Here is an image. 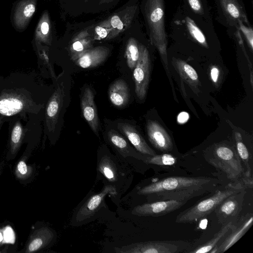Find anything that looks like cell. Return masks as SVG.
I'll list each match as a JSON object with an SVG mask.
<instances>
[{"label": "cell", "mask_w": 253, "mask_h": 253, "mask_svg": "<svg viewBox=\"0 0 253 253\" xmlns=\"http://www.w3.org/2000/svg\"><path fill=\"white\" fill-rule=\"evenodd\" d=\"M144 162L148 164L168 168L174 166L177 163V160L172 155L164 153L160 155L146 156Z\"/></svg>", "instance_id": "cell-26"}, {"label": "cell", "mask_w": 253, "mask_h": 253, "mask_svg": "<svg viewBox=\"0 0 253 253\" xmlns=\"http://www.w3.org/2000/svg\"><path fill=\"white\" fill-rule=\"evenodd\" d=\"M3 118L4 117L0 116V130L3 123Z\"/></svg>", "instance_id": "cell-40"}, {"label": "cell", "mask_w": 253, "mask_h": 253, "mask_svg": "<svg viewBox=\"0 0 253 253\" xmlns=\"http://www.w3.org/2000/svg\"><path fill=\"white\" fill-rule=\"evenodd\" d=\"M221 181L209 177L169 176L140 188L137 194L149 202L173 200L187 202L216 189Z\"/></svg>", "instance_id": "cell-1"}, {"label": "cell", "mask_w": 253, "mask_h": 253, "mask_svg": "<svg viewBox=\"0 0 253 253\" xmlns=\"http://www.w3.org/2000/svg\"><path fill=\"white\" fill-rule=\"evenodd\" d=\"M92 39L87 31H82L75 36L69 46L71 58L75 61L92 47Z\"/></svg>", "instance_id": "cell-19"}, {"label": "cell", "mask_w": 253, "mask_h": 253, "mask_svg": "<svg viewBox=\"0 0 253 253\" xmlns=\"http://www.w3.org/2000/svg\"><path fill=\"white\" fill-rule=\"evenodd\" d=\"M253 222V215L247 214L239 223L235 224L234 227L224 237L225 239L212 249L210 253H223L229 249L245 234L252 226Z\"/></svg>", "instance_id": "cell-11"}, {"label": "cell", "mask_w": 253, "mask_h": 253, "mask_svg": "<svg viewBox=\"0 0 253 253\" xmlns=\"http://www.w3.org/2000/svg\"><path fill=\"white\" fill-rule=\"evenodd\" d=\"M54 237L53 231L47 227L36 230L28 241L25 252L34 253L42 249L51 242Z\"/></svg>", "instance_id": "cell-17"}, {"label": "cell", "mask_w": 253, "mask_h": 253, "mask_svg": "<svg viewBox=\"0 0 253 253\" xmlns=\"http://www.w3.org/2000/svg\"><path fill=\"white\" fill-rule=\"evenodd\" d=\"M115 0H100V2L101 4H103V3H109V2H110L111 1H113Z\"/></svg>", "instance_id": "cell-39"}, {"label": "cell", "mask_w": 253, "mask_h": 253, "mask_svg": "<svg viewBox=\"0 0 253 253\" xmlns=\"http://www.w3.org/2000/svg\"><path fill=\"white\" fill-rule=\"evenodd\" d=\"M108 96L112 104L118 107H122L129 100V88L123 80H118L110 85Z\"/></svg>", "instance_id": "cell-18"}, {"label": "cell", "mask_w": 253, "mask_h": 253, "mask_svg": "<svg viewBox=\"0 0 253 253\" xmlns=\"http://www.w3.org/2000/svg\"><path fill=\"white\" fill-rule=\"evenodd\" d=\"M235 225V221H229L223 224L220 230L212 238L196 249L189 251L191 253H206L210 252L219 242L229 233Z\"/></svg>", "instance_id": "cell-23"}, {"label": "cell", "mask_w": 253, "mask_h": 253, "mask_svg": "<svg viewBox=\"0 0 253 253\" xmlns=\"http://www.w3.org/2000/svg\"><path fill=\"white\" fill-rule=\"evenodd\" d=\"M188 1L191 7L195 11H199L201 9V6L199 0H188Z\"/></svg>", "instance_id": "cell-37"}, {"label": "cell", "mask_w": 253, "mask_h": 253, "mask_svg": "<svg viewBox=\"0 0 253 253\" xmlns=\"http://www.w3.org/2000/svg\"><path fill=\"white\" fill-rule=\"evenodd\" d=\"M26 131L20 120L18 119L13 124L10 135L8 159H13L17 155L25 136Z\"/></svg>", "instance_id": "cell-20"}, {"label": "cell", "mask_w": 253, "mask_h": 253, "mask_svg": "<svg viewBox=\"0 0 253 253\" xmlns=\"http://www.w3.org/2000/svg\"><path fill=\"white\" fill-rule=\"evenodd\" d=\"M117 189L112 184L106 185L101 191L91 195L75 211L73 221L75 223H81L87 221L101 209L105 197L109 195L117 194Z\"/></svg>", "instance_id": "cell-6"}, {"label": "cell", "mask_w": 253, "mask_h": 253, "mask_svg": "<svg viewBox=\"0 0 253 253\" xmlns=\"http://www.w3.org/2000/svg\"><path fill=\"white\" fill-rule=\"evenodd\" d=\"M188 244L179 241H146L116 248L119 253H176L182 252Z\"/></svg>", "instance_id": "cell-5"}, {"label": "cell", "mask_w": 253, "mask_h": 253, "mask_svg": "<svg viewBox=\"0 0 253 253\" xmlns=\"http://www.w3.org/2000/svg\"><path fill=\"white\" fill-rule=\"evenodd\" d=\"M226 9L229 14L235 18H237L240 16V11L234 3L230 2L226 6Z\"/></svg>", "instance_id": "cell-34"}, {"label": "cell", "mask_w": 253, "mask_h": 253, "mask_svg": "<svg viewBox=\"0 0 253 253\" xmlns=\"http://www.w3.org/2000/svg\"><path fill=\"white\" fill-rule=\"evenodd\" d=\"M139 54V44L135 39L130 38L126 44L125 56L127 66L130 69H134L138 60Z\"/></svg>", "instance_id": "cell-27"}, {"label": "cell", "mask_w": 253, "mask_h": 253, "mask_svg": "<svg viewBox=\"0 0 253 253\" xmlns=\"http://www.w3.org/2000/svg\"><path fill=\"white\" fill-rule=\"evenodd\" d=\"M136 8L135 6H128L107 20L113 30L112 39L128 27L132 20Z\"/></svg>", "instance_id": "cell-16"}, {"label": "cell", "mask_w": 253, "mask_h": 253, "mask_svg": "<svg viewBox=\"0 0 253 253\" xmlns=\"http://www.w3.org/2000/svg\"><path fill=\"white\" fill-rule=\"evenodd\" d=\"M139 57L133 69V78L135 93L139 99L142 100L147 94L149 86L151 61L147 48L139 44Z\"/></svg>", "instance_id": "cell-7"}, {"label": "cell", "mask_w": 253, "mask_h": 253, "mask_svg": "<svg viewBox=\"0 0 253 253\" xmlns=\"http://www.w3.org/2000/svg\"><path fill=\"white\" fill-rule=\"evenodd\" d=\"M26 158L23 157L18 162L15 169V175L17 178L24 180L32 176L33 172L32 166L28 165L26 162Z\"/></svg>", "instance_id": "cell-29"}, {"label": "cell", "mask_w": 253, "mask_h": 253, "mask_svg": "<svg viewBox=\"0 0 253 253\" xmlns=\"http://www.w3.org/2000/svg\"><path fill=\"white\" fill-rule=\"evenodd\" d=\"M110 143L124 157H135L136 152L128 144L126 140L113 129L108 132Z\"/></svg>", "instance_id": "cell-24"}, {"label": "cell", "mask_w": 253, "mask_h": 253, "mask_svg": "<svg viewBox=\"0 0 253 253\" xmlns=\"http://www.w3.org/2000/svg\"><path fill=\"white\" fill-rule=\"evenodd\" d=\"M97 170L105 179L111 183L119 180L120 173L116 164L108 156L102 157L98 162Z\"/></svg>", "instance_id": "cell-22"}, {"label": "cell", "mask_w": 253, "mask_h": 253, "mask_svg": "<svg viewBox=\"0 0 253 253\" xmlns=\"http://www.w3.org/2000/svg\"><path fill=\"white\" fill-rule=\"evenodd\" d=\"M246 191L245 189L223 200L214 210L217 221L221 225L235 221L242 210Z\"/></svg>", "instance_id": "cell-8"}, {"label": "cell", "mask_w": 253, "mask_h": 253, "mask_svg": "<svg viewBox=\"0 0 253 253\" xmlns=\"http://www.w3.org/2000/svg\"><path fill=\"white\" fill-rule=\"evenodd\" d=\"M94 98L91 89L86 88L81 98V106L84 118L92 130L98 136L99 119Z\"/></svg>", "instance_id": "cell-13"}, {"label": "cell", "mask_w": 253, "mask_h": 253, "mask_svg": "<svg viewBox=\"0 0 253 253\" xmlns=\"http://www.w3.org/2000/svg\"><path fill=\"white\" fill-rule=\"evenodd\" d=\"M188 26L191 35L199 43L206 44L205 38L200 30L192 22H188Z\"/></svg>", "instance_id": "cell-32"}, {"label": "cell", "mask_w": 253, "mask_h": 253, "mask_svg": "<svg viewBox=\"0 0 253 253\" xmlns=\"http://www.w3.org/2000/svg\"><path fill=\"white\" fill-rule=\"evenodd\" d=\"M41 105L34 100L27 89L5 88L0 90V116H17L26 119L29 114H37Z\"/></svg>", "instance_id": "cell-2"}, {"label": "cell", "mask_w": 253, "mask_h": 253, "mask_svg": "<svg viewBox=\"0 0 253 253\" xmlns=\"http://www.w3.org/2000/svg\"><path fill=\"white\" fill-rule=\"evenodd\" d=\"M109 48L98 46L91 48L75 62L83 68H91L102 63L109 54Z\"/></svg>", "instance_id": "cell-15"}, {"label": "cell", "mask_w": 253, "mask_h": 253, "mask_svg": "<svg viewBox=\"0 0 253 253\" xmlns=\"http://www.w3.org/2000/svg\"><path fill=\"white\" fill-rule=\"evenodd\" d=\"M189 116L188 114L186 112H182L179 115L177 118V120L178 122L183 123L186 122Z\"/></svg>", "instance_id": "cell-38"}, {"label": "cell", "mask_w": 253, "mask_h": 253, "mask_svg": "<svg viewBox=\"0 0 253 253\" xmlns=\"http://www.w3.org/2000/svg\"><path fill=\"white\" fill-rule=\"evenodd\" d=\"M214 154L213 158H209L208 161L223 172L228 179L237 182L242 176H244V169L239 156L231 149L220 146L215 148Z\"/></svg>", "instance_id": "cell-4"}, {"label": "cell", "mask_w": 253, "mask_h": 253, "mask_svg": "<svg viewBox=\"0 0 253 253\" xmlns=\"http://www.w3.org/2000/svg\"><path fill=\"white\" fill-rule=\"evenodd\" d=\"M186 202L173 200L149 202L136 206L132 213L139 216H162L179 209Z\"/></svg>", "instance_id": "cell-9"}, {"label": "cell", "mask_w": 253, "mask_h": 253, "mask_svg": "<svg viewBox=\"0 0 253 253\" xmlns=\"http://www.w3.org/2000/svg\"><path fill=\"white\" fill-rule=\"evenodd\" d=\"M245 189L240 182L230 183L220 189H215L209 197L199 201L178 214L175 219L178 223H191L208 215L225 199Z\"/></svg>", "instance_id": "cell-3"}, {"label": "cell", "mask_w": 253, "mask_h": 253, "mask_svg": "<svg viewBox=\"0 0 253 253\" xmlns=\"http://www.w3.org/2000/svg\"><path fill=\"white\" fill-rule=\"evenodd\" d=\"M23 4L20 8V10L16 11L15 16L16 23L19 26L24 25L31 18L36 9V3L34 0H28Z\"/></svg>", "instance_id": "cell-28"}, {"label": "cell", "mask_w": 253, "mask_h": 253, "mask_svg": "<svg viewBox=\"0 0 253 253\" xmlns=\"http://www.w3.org/2000/svg\"><path fill=\"white\" fill-rule=\"evenodd\" d=\"M235 137L238 155L246 168L244 178L245 179V182L247 181L246 183L248 185H250V184H251V185H253V182H250V178L252 174V169L250 165L249 153L246 146L242 142L241 134L239 132H236Z\"/></svg>", "instance_id": "cell-25"}, {"label": "cell", "mask_w": 253, "mask_h": 253, "mask_svg": "<svg viewBox=\"0 0 253 253\" xmlns=\"http://www.w3.org/2000/svg\"><path fill=\"white\" fill-rule=\"evenodd\" d=\"M146 130L150 142L156 149L164 153L172 151V140L160 124L155 121L148 120Z\"/></svg>", "instance_id": "cell-10"}, {"label": "cell", "mask_w": 253, "mask_h": 253, "mask_svg": "<svg viewBox=\"0 0 253 253\" xmlns=\"http://www.w3.org/2000/svg\"><path fill=\"white\" fill-rule=\"evenodd\" d=\"M95 38L97 40L112 39L113 30L107 20L103 21L97 25L95 28Z\"/></svg>", "instance_id": "cell-31"}, {"label": "cell", "mask_w": 253, "mask_h": 253, "mask_svg": "<svg viewBox=\"0 0 253 253\" xmlns=\"http://www.w3.org/2000/svg\"><path fill=\"white\" fill-rule=\"evenodd\" d=\"M49 31V25L47 20L43 21L40 26L41 33L40 40L42 42H46L47 38Z\"/></svg>", "instance_id": "cell-33"}, {"label": "cell", "mask_w": 253, "mask_h": 253, "mask_svg": "<svg viewBox=\"0 0 253 253\" xmlns=\"http://www.w3.org/2000/svg\"><path fill=\"white\" fill-rule=\"evenodd\" d=\"M118 128L139 153L146 156H152L156 154L134 126L129 124L121 123L118 124Z\"/></svg>", "instance_id": "cell-14"}, {"label": "cell", "mask_w": 253, "mask_h": 253, "mask_svg": "<svg viewBox=\"0 0 253 253\" xmlns=\"http://www.w3.org/2000/svg\"><path fill=\"white\" fill-rule=\"evenodd\" d=\"M149 9L147 11V17L148 23L150 25V28H154L157 24L162 18L164 12L161 7L159 6L152 7L149 5Z\"/></svg>", "instance_id": "cell-30"}, {"label": "cell", "mask_w": 253, "mask_h": 253, "mask_svg": "<svg viewBox=\"0 0 253 253\" xmlns=\"http://www.w3.org/2000/svg\"><path fill=\"white\" fill-rule=\"evenodd\" d=\"M219 74V69L216 67H213L211 70V77L212 81L216 83Z\"/></svg>", "instance_id": "cell-36"}, {"label": "cell", "mask_w": 253, "mask_h": 253, "mask_svg": "<svg viewBox=\"0 0 253 253\" xmlns=\"http://www.w3.org/2000/svg\"><path fill=\"white\" fill-rule=\"evenodd\" d=\"M173 62V66L182 79L184 80L193 90H198L200 82L195 70L183 60L176 59Z\"/></svg>", "instance_id": "cell-21"}, {"label": "cell", "mask_w": 253, "mask_h": 253, "mask_svg": "<svg viewBox=\"0 0 253 253\" xmlns=\"http://www.w3.org/2000/svg\"><path fill=\"white\" fill-rule=\"evenodd\" d=\"M242 31L244 33L245 35L246 36V38L248 41V42L250 43L251 49H253V32L251 30L250 31L249 29H247L246 27L243 26L242 27Z\"/></svg>", "instance_id": "cell-35"}, {"label": "cell", "mask_w": 253, "mask_h": 253, "mask_svg": "<svg viewBox=\"0 0 253 253\" xmlns=\"http://www.w3.org/2000/svg\"><path fill=\"white\" fill-rule=\"evenodd\" d=\"M64 97L63 88L58 86L49 99L45 113V124L49 132L54 131Z\"/></svg>", "instance_id": "cell-12"}]
</instances>
